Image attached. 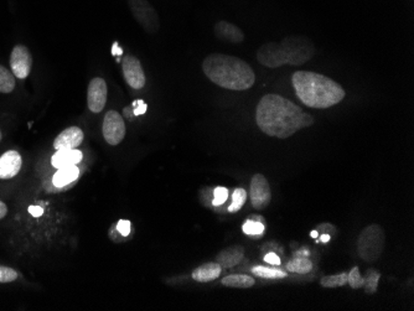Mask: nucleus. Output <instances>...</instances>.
<instances>
[{"mask_svg":"<svg viewBox=\"0 0 414 311\" xmlns=\"http://www.w3.org/2000/svg\"><path fill=\"white\" fill-rule=\"evenodd\" d=\"M18 278H19V274L15 269L0 265V284L11 283V282H15Z\"/></svg>","mask_w":414,"mask_h":311,"instance_id":"bb28decb","label":"nucleus"},{"mask_svg":"<svg viewBox=\"0 0 414 311\" xmlns=\"http://www.w3.org/2000/svg\"><path fill=\"white\" fill-rule=\"evenodd\" d=\"M10 71L16 78L25 80L33 68V56L29 49L24 45H16L10 55Z\"/></svg>","mask_w":414,"mask_h":311,"instance_id":"1a4fd4ad","label":"nucleus"},{"mask_svg":"<svg viewBox=\"0 0 414 311\" xmlns=\"http://www.w3.org/2000/svg\"><path fill=\"white\" fill-rule=\"evenodd\" d=\"M229 198V190L226 188H216L214 191V200H212V205L214 206H221L226 203V200Z\"/></svg>","mask_w":414,"mask_h":311,"instance_id":"c85d7f7f","label":"nucleus"},{"mask_svg":"<svg viewBox=\"0 0 414 311\" xmlns=\"http://www.w3.org/2000/svg\"><path fill=\"white\" fill-rule=\"evenodd\" d=\"M30 213H33V216H40L43 213V210L38 208H30Z\"/></svg>","mask_w":414,"mask_h":311,"instance_id":"72a5a7b5","label":"nucleus"},{"mask_svg":"<svg viewBox=\"0 0 414 311\" xmlns=\"http://www.w3.org/2000/svg\"><path fill=\"white\" fill-rule=\"evenodd\" d=\"M264 260H266V263L271 264V265H279L281 264V258L276 253H268L264 257Z\"/></svg>","mask_w":414,"mask_h":311,"instance_id":"2f4dec72","label":"nucleus"},{"mask_svg":"<svg viewBox=\"0 0 414 311\" xmlns=\"http://www.w3.org/2000/svg\"><path fill=\"white\" fill-rule=\"evenodd\" d=\"M221 283L229 287H241V289H248L253 287L256 282L252 277L244 275V274H234V275H227L224 279H221Z\"/></svg>","mask_w":414,"mask_h":311,"instance_id":"6ab92c4d","label":"nucleus"},{"mask_svg":"<svg viewBox=\"0 0 414 311\" xmlns=\"http://www.w3.org/2000/svg\"><path fill=\"white\" fill-rule=\"evenodd\" d=\"M321 287L333 289V287H343L348 284V273H340L336 275H328L320 280Z\"/></svg>","mask_w":414,"mask_h":311,"instance_id":"5701e85b","label":"nucleus"},{"mask_svg":"<svg viewBox=\"0 0 414 311\" xmlns=\"http://www.w3.org/2000/svg\"><path fill=\"white\" fill-rule=\"evenodd\" d=\"M113 53H115V55H122V49H118V45H117V44H115V46H113Z\"/></svg>","mask_w":414,"mask_h":311,"instance_id":"f704fd0d","label":"nucleus"},{"mask_svg":"<svg viewBox=\"0 0 414 311\" xmlns=\"http://www.w3.org/2000/svg\"><path fill=\"white\" fill-rule=\"evenodd\" d=\"M78 175H80V170L76 165L62 168V169L58 170L56 174L53 175V184L56 188H63L72 181H75L78 178Z\"/></svg>","mask_w":414,"mask_h":311,"instance_id":"a211bd4d","label":"nucleus"},{"mask_svg":"<svg viewBox=\"0 0 414 311\" xmlns=\"http://www.w3.org/2000/svg\"><path fill=\"white\" fill-rule=\"evenodd\" d=\"M221 273H222V267L217 262L216 263L209 262L194 269L191 277L199 283H209L219 278Z\"/></svg>","mask_w":414,"mask_h":311,"instance_id":"2eb2a0df","label":"nucleus"},{"mask_svg":"<svg viewBox=\"0 0 414 311\" xmlns=\"http://www.w3.org/2000/svg\"><path fill=\"white\" fill-rule=\"evenodd\" d=\"M214 33L216 38L227 43L241 44L244 40V34L242 30L226 20H221L219 23H216Z\"/></svg>","mask_w":414,"mask_h":311,"instance_id":"4468645a","label":"nucleus"},{"mask_svg":"<svg viewBox=\"0 0 414 311\" xmlns=\"http://www.w3.org/2000/svg\"><path fill=\"white\" fill-rule=\"evenodd\" d=\"M249 198L254 210L263 211L269 206L271 191L266 176H263L262 174H256L253 176L249 186Z\"/></svg>","mask_w":414,"mask_h":311,"instance_id":"6e6552de","label":"nucleus"},{"mask_svg":"<svg viewBox=\"0 0 414 311\" xmlns=\"http://www.w3.org/2000/svg\"><path fill=\"white\" fill-rule=\"evenodd\" d=\"M15 78L16 77L13 72L0 65V93H11L16 85Z\"/></svg>","mask_w":414,"mask_h":311,"instance_id":"412c9836","label":"nucleus"},{"mask_svg":"<svg viewBox=\"0 0 414 311\" xmlns=\"http://www.w3.org/2000/svg\"><path fill=\"white\" fill-rule=\"evenodd\" d=\"M82 153L76 149L71 151H58L51 158V164L56 169H62L67 166L77 165L81 163Z\"/></svg>","mask_w":414,"mask_h":311,"instance_id":"f3484780","label":"nucleus"},{"mask_svg":"<svg viewBox=\"0 0 414 311\" xmlns=\"http://www.w3.org/2000/svg\"><path fill=\"white\" fill-rule=\"evenodd\" d=\"M291 82L298 98L310 108H330L340 103L346 96L336 81L316 72L296 71Z\"/></svg>","mask_w":414,"mask_h":311,"instance_id":"7ed1b4c3","label":"nucleus"},{"mask_svg":"<svg viewBox=\"0 0 414 311\" xmlns=\"http://www.w3.org/2000/svg\"><path fill=\"white\" fill-rule=\"evenodd\" d=\"M314 44L306 36H288L281 43H266L258 49L257 60L263 66L278 68L283 65L299 66L314 57Z\"/></svg>","mask_w":414,"mask_h":311,"instance_id":"20e7f679","label":"nucleus"},{"mask_svg":"<svg viewBox=\"0 0 414 311\" xmlns=\"http://www.w3.org/2000/svg\"><path fill=\"white\" fill-rule=\"evenodd\" d=\"M8 213V208L3 201H0V220H3Z\"/></svg>","mask_w":414,"mask_h":311,"instance_id":"473e14b6","label":"nucleus"},{"mask_svg":"<svg viewBox=\"0 0 414 311\" xmlns=\"http://www.w3.org/2000/svg\"><path fill=\"white\" fill-rule=\"evenodd\" d=\"M128 5L134 19L147 33L155 34L159 31V15L148 0H128Z\"/></svg>","mask_w":414,"mask_h":311,"instance_id":"423d86ee","label":"nucleus"},{"mask_svg":"<svg viewBox=\"0 0 414 311\" xmlns=\"http://www.w3.org/2000/svg\"><path fill=\"white\" fill-rule=\"evenodd\" d=\"M247 200V191L244 189H236L232 195V203L227 208V211L231 213H237Z\"/></svg>","mask_w":414,"mask_h":311,"instance_id":"b1692460","label":"nucleus"},{"mask_svg":"<svg viewBox=\"0 0 414 311\" xmlns=\"http://www.w3.org/2000/svg\"><path fill=\"white\" fill-rule=\"evenodd\" d=\"M252 273L254 275H257L259 278L264 279H283L288 277V273L281 270V269L276 268H266V267H262V265H258V267H253Z\"/></svg>","mask_w":414,"mask_h":311,"instance_id":"4be33fe9","label":"nucleus"},{"mask_svg":"<svg viewBox=\"0 0 414 311\" xmlns=\"http://www.w3.org/2000/svg\"><path fill=\"white\" fill-rule=\"evenodd\" d=\"M134 116H140V114H144L147 112V104L144 103L142 99H137L134 101Z\"/></svg>","mask_w":414,"mask_h":311,"instance_id":"c756f323","label":"nucleus"},{"mask_svg":"<svg viewBox=\"0 0 414 311\" xmlns=\"http://www.w3.org/2000/svg\"><path fill=\"white\" fill-rule=\"evenodd\" d=\"M202 71L211 82L224 90L247 91L256 82L254 71L247 62L224 53H211L206 57Z\"/></svg>","mask_w":414,"mask_h":311,"instance_id":"f03ea898","label":"nucleus"},{"mask_svg":"<svg viewBox=\"0 0 414 311\" xmlns=\"http://www.w3.org/2000/svg\"><path fill=\"white\" fill-rule=\"evenodd\" d=\"M385 236L381 226L371 225L360 233L357 240V253L366 262L380 260L385 250Z\"/></svg>","mask_w":414,"mask_h":311,"instance_id":"39448f33","label":"nucleus"},{"mask_svg":"<svg viewBox=\"0 0 414 311\" xmlns=\"http://www.w3.org/2000/svg\"><path fill=\"white\" fill-rule=\"evenodd\" d=\"M380 277H381V274L378 273V272H375V270L368 272V275L365 278V283H363L365 292L367 294H375L377 292Z\"/></svg>","mask_w":414,"mask_h":311,"instance_id":"393cba45","label":"nucleus"},{"mask_svg":"<svg viewBox=\"0 0 414 311\" xmlns=\"http://www.w3.org/2000/svg\"><path fill=\"white\" fill-rule=\"evenodd\" d=\"M102 133L105 142L110 146H115L122 143L125 137V124L117 111H108L105 113Z\"/></svg>","mask_w":414,"mask_h":311,"instance_id":"0eeeda50","label":"nucleus"},{"mask_svg":"<svg viewBox=\"0 0 414 311\" xmlns=\"http://www.w3.org/2000/svg\"><path fill=\"white\" fill-rule=\"evenodd\" d=\"M256 121L264 134L278 139H288L300 129L314 124V118L310 114L279 95H266L261 98Z\"/></svg>","mask_w":414,"mask_h":311,"instance_id":"f257e3e1","label":"nucleus"},{"mask_svg":"<svg viewBox=\"0 0 414 311\" xmlns=\"http://www.w3.org/2000/svg\"><path fill=\"white\" fill-rule=\"evenodd\" d=\"M310 236L313 237V238H318L319 236V231H313L310 233Z\"/></svg>","mask_w":414,"mask_h":311,"instance_id":"e433bc0d","label":"nucleus"},{"mask_svg":"<svg viewBox=\"0 0 414 311\" xmlns=\"http://www.w3.org/2000/svg\"><path fill=\"white\" fill-rule=\"evenodd\" d=\"M348 283L353 289H360V287H363L365 278H362L360 270H358L357 267L351 269L350 273L348 274Z\"/></svg>","mask_w":414,"mask_h":311,"instance_id":"cd10ccee","label":"nucleus"},{"mask_svg":"<svg viewBox=\"0 0 414 311\" xmlns=\"http://www.w3.org/2000/svg\"><path fill=\"white\" fill-rule=\"evenodd\" d=\"M286 268L291 273L308 274L313 269V263L306 257L294 255V258L286 263Z\"/></svg>","mask_w":414,"mask_h":311,"instance_id":"aec40b11","label":"nucleus"},{"mask_svg":"<svg viewBox=\"0 0 414 311\" xmlns=\"http://www.w3.org/2000/svg\"><path fill=\"white\" fill-rule=\"evenodd\" d=\"M21 165H23V159L18 151H6L0 156V179H13L19 174Z\"/></svg>","mask_w":414,"mask_h":311,"instance_id":"ddd939ff","label":"nucleus"},{"mask_svg":"<svg viewBox=\"0 0 414 311\" xmlns=\"http://www.w3.org/2000/svg\"><path fill=\"white\" fill-rule=\"evenodd\" d=\"M108 88L103 78L95 77L87 88V106L90 112L100 113L107 103Z\"/></svg>","mask_w":414,"mask_h":311,"instance_id":"9b49d317","label":"nucleus"},{"mask_svg":"<svg viewBox=\"0 0 414 311\" xmlns=\"http://www.w3.org/2000/svg\"><path fill=\"white\" fill-rule=\"evenodd\" d=\"M0 141H1V132H0Z\"/></svg>","mask_w":414,"mask_h":311,"instance_id":"4c0bfd02","label":"nucleus"},{"mask_svg":"<svg viewBox=\"0 0 414 311\" xmlns=\"http://www.w3.org/2000/svg\"><path fill=\"white\" fill-rule=\"evenodd\" d=\"M244 257V248L241 245H232L219 252L216 260L222 268H234Z\"/></svg>","mask_w":414,"mask_h":311,"instance_id":"dca6fc26","label":"nucleus"},{"mask_svg":"<svg viewBox=\"0 0 414 311\" xmlns=\"http://www.w3.org/2000/svg\"><path fill=\"white\" fill-rule=\"evenodd\" d=\"M117 228H118V231L120 232L122 236H128L129 232H130V222L122 220V221L118 222Z\"/></svg>","mask_w":414,"mask_h":311,"instance_id":"7c9ffc66","label":"nucleus"},{"mask_svg":"<svg viewBox=\"0 0 414 311\" xmlns=\"http://www.w3.org/2000/svg\"><path fill=\"white\" fill-rule=\"evenodd\" d=\"M83 142V132L81 128L70 127L62 131L53 141V148L56 151H71L77 149Z\"/></svg>","mask_w":414,"mask_h":311,"instance_id":"f8f14e48","label":"nucleus"},{"mask_svg":"<svg viewBox=\"0 0 414 311\" xmlns=\"http://www.w3.org/2000/svg\"><path fill=\"white\" fill-rule=\"evenodd\" d=\"M328 240H330V235H323L320 237V242H323V243H328Z\"/></svg>","mask_w":414,"mask_h":311,"instance_id":"c9c22d12","label":"nucleus"},{"mask_svg":"<svg viewBox=\"0 0 414 311\" xmlns=\"http://www.w3.org/2000/svg\"><path fill=\"white\" fill-rule=\"evenodd\" d=\"M122 71H123L124 80L128 83L129 87L133 90H142L147 78L144 73L142 63L137 57L133 55H127L122 61Z\"/></svg>","mask_w":414,"mask_h":311,"instance_id":"9d476101","label":"nucleus"},{"mask_svg":"<svg viewBox=\"0 0 414 311\" xmlns=\"http://www.w3.org/2000/svg\"><path fill=\"white\" fill-rule=\"evenodd\" d=\"M242 230L248 236H261L264 232V225L261 222L247 221L243 225Z\"/></svg>","mask_w":414,"mask_h":311,"instance_id":"a878e982","label":"nucleus"}]
</instances>
